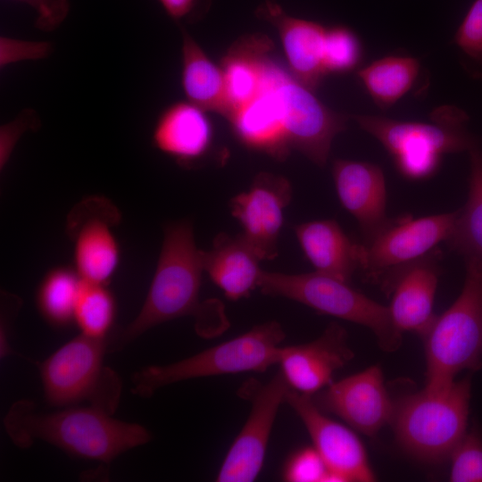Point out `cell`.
Returning <instances> with one entry per match:
<instances>
[{"label":"cell","mask_w":482,"mask_h":482,"mask_svg":"<svg viewBox=\"0 0 482 482\" xmlns=\"http://www.w3.org/2000/svg\"><path fill=\"white\" fill-rule=\"evenodd\" d=\"M40 122L36 112L25 110L12 121L1 127L0 130V169L7 164L12 150L21 135L31 129L38 128Z\"/></svg>","instance_id":"obj_35"},{"label":"cell","mask_w":482,"mask_h":482,"mask_svg":"<svg viewBox=\"0 0 482 482\" xmlns=\"http://www.w3.org/2000/svg\"><path fill=\"white\" fill-rule=\"evenodd\" d=\"M52 45L46 41H28L7 37H0V66L29 60H40L52 52Z\"/></svg>","instance_id":"obj_34"},{"label":"cell","mask_w":482,"mask_h":482,"mask_svg":"<svg viewBox=\"0 0 482 482\" xmlns=\"http://www.w3.org/2000/svg\"><path fill=\"white\" fill-rule=\"evenodd\" d=\"M228 120L236 137L247 148L265 153L279 161L289 154L291 148L279 104L264 71L259 93Z\"/></svg>","instance_id":"obj_21"},{"label":"cell","mask_w":482,"mask_h":482,"mask_svg":"<svg viewBox=\"0 0 482 482\" xmlns=\"http://www.w3.org/2000/svg\"><path fill=\"white\" fill-rule=\"evenodd\" d=\"M312 399L322 411L335 414L368 436L391 422L395 410L379 365L333 381Z\"/></svg>","instance_id":"obj_14"},{"label":"cell","mask_w":482,"mask_h":482,"mask_svg":"<svg viewBox=\"0 0 482 482\" xmlns=\"http://www.w3.org/2000/svg\"><path fill=\"white\" fill-rule=\"evenodd\" d=\"M21 305V300L15 295L2 292L1 294V325H0V356L5 358L12 354L9 340V329L15 314Z\"/></svg>","instance_id":"obj_37"},{"label":"cell","mask_w":482,"mask_h":482,"mask_svg":"<svg viewBox=\"0 0 482 482\" xmlns=\"http://www.w3.org/2000/svg\"><path fill=\"white\" fill-rule=\"evenodd\" d=\"M353 356L346 330L331 322L313 341L281 345L278 364L291 389L312 396L333 382L334 373Z\"/></svg>","instance_id":"obj_16"},{"label":"cell","mask_w":482,"mask_h":482,"mask_svg":"<svg viewBox=\"0 0 482 482\" xmlns=\"http://www.w3.org/2000/svg\"><path fill=\"white\" fill-rule=\"evenodd\" d=\"M255 15L276 28L292 76L313 91L327 74L324 62L327 28L287 14L276 0H264L256 8Z\"/></svg>","instance_id":"obj_18"},{"label":"cell","mask_w":482,"mask_h":482,"mask_svg":"<svg viewBox=\"0 0 482 482\" xmlns=\"http://www.w3.org/2000/svg\"><path fill=\"white\" fill-rule=\"evenodd\" d=\"M3 424L9 438L21 449L43 441L75 457L104 463L152 439L145 427L117 420L89 405L44 412L29 399L15 401Z\"/></svg>","instance_id":"obj_1"},{"label":"cell","mask_w":482,"mask_h":482,"mask_svg":"<svg viewBox=\"0 0 482 482\" xmlns=\"http://www.w3.org/2000/svg\"><path fill=\"white\" fill-rule=\"evenodd\" d=\"M264 74L278 99L290 148L323 167L333 139L346 129L349 116L328 109L311 89L289 76L270 57Z\"/></svg>","instance_id":"obj_10"},{"label":"cell","mask_w":482,"mask_h":482,"mask_svg":"<svg viewBox=\"0 0 482 482\" xmlns=\"http://www.w3.org/2000/svg\"><path fill=\"white\" fill-rule=\"evenodd\" d=\"M328 470L317 450L303 447L295 452L283 469V478L290 482H324Z\"/></svg>","instance_id":"obj_32"},{"label":"cell","mask_w":482,"mask_h":482,"mask_svg":"<svg viewBox=\"0 0 482 482\" xmlns=\"http://www.w3.org/2000/svg\"><path fill=\"white\" fill-rule=\"evenodd\" d=\"M258 288L267 295L301 303L320 313L348 320L370 329L379 346L396 351L402 344L388 306L369 298L348 282L314 271L287 274L262 270Z\"/></svg>","instance_id":"obj_8"},{"label":"cell","mask_w":482,"mask_h":482,"mask_svg":"<svg viewBox=\"0 0 482 482\" xmlns=\"http://www.w3.org/2000/svg\"><path fill=\"white\" fill-rule=\"evenodd\" d=\"M393 156L402 175L411 179L432 176L442 155L471 149L477 141L466 129L461 109L445 105L434 111L431 123L400 121L373 115H353Z\"/></svg>","instance_id":"obj_5"},{"label":"cell","mask_w":482,"mask_h":482,"mask_svg":"<svg viewBox=\"0 0 482 482\" xmlns=\"http://www.w3.org/2000/svg\"><path fill=\"white\" fill-rule=\"evenodd\" d=\"M115 314L116 303L106 285L83 280L74 312L80 333L96 338L108 337Z\"/></svg>","instance_id":"obj_29"},{"label":"cell","mask_w":482,"mask_h":482,"mask_svg":"<svg viewBox=\"0 0 482 482\" xmlns=\"http://www.w3.org/2000/svg\"><path fill=\"white\" fill-rule=\"evenodd\" d=\"M213 140L212 124L206 112L189 101L168 105L157 117L152 141L155 148L183 166L203 160Z\"/></svg>","instance_id":"obj_20"},{"label":"cell","mask_w":482,"mask_h":482,"mask_svg":"<svg viewBox=\"0 0 482 482\" xmlns=\"http://www.w3.org/2000/svg\"><path fill=\"white\" fill-rule=\"evenodd\" d=\"M286 333L275 320L254 326L230 340L165 365H151L131 377V393L149 398L179 381L248 371L262 372L278 364Z\"/></svg>","instance_id":"obj_6"},{"label":"cell","mask_w":482,"mask_h":482,"mask_svg":"<svg viewBox=\"0 0 482 482\" xmlns=\"http://www.w3.org/2000/svg\"><path fill=\"white\" fill-rule=\"evenodd\" d=\"M470 173L466 204L457 216L445 241L449 248L464 257L482 259V148L475 145L469 150Z\"/></svg>","instance_id":"obj_26"},{"label":"cell","mask_w":482,"mask_h":482,"mask_svg":"<svg viewBox=\"0 0 482 482\" xmlns=\"http://www.w3.org/2000/svg\"><path fill=\"white\" fill-rule=\"evenodd\" d=\"M28 4L37 13L35 27L44 32L56 29L70 12L69 0H14Z\"/></svg>","instance_id":"obj_36"},{"label":"cell","mask_w":482,"mask_h":482,"mask_svg":"<svg viewBox=\"0 0 482 482\" xmlns=\"http://www.w3.org/2000/svg\"><path fill=\"white\" fill-rule=\"evenodd\" d=\"M204 270L193 226L178 221L164 228L163 241L145 300L132 321L107 337L108 353L119 352L150 328L187 315L196 318Z\"/></svg>","instance_id":"obj_2"},{"label":"cell","mask_w":482,"mask_h":482,"mask_svg":"<svg viewBox=\"0 0 482 482\" xmlns=\"http://www.w3.org/2000/svg\"><path fill=\"white\" fill-rule=\"evenodd\" d=\"M166 13L175 21H195L207 11L210 0H158Z\"/></svg>","instance_id":"obj_38"},{"label":"cell","mask_w":482,"mask_h":482,"mask_svg":"<svg viewBox=\"0 0 482 482\" xmlns=\"http://www.w3.org/2000/svg\"><path fill=\"white\" fill-rule=\"evenodd\" d=\"M82 282L74 269L59 267L46 273L37 292V305L46 321L55 327L74 321Z\"/></svg>","instance_id":"obj_28"},{"label":"cell","mask_w":482,"mask_h":482,"mask_svg":"<svg viewBox=\"0 0 482 482\" xmlns=\"http://www.w3.org/2000/svg\"><path fill=\"white\" fill-rule=\"evenodd\" d=\"M290 389L280 370L266 383H246L241 388V394L251 402V411L225 455L216 481L255 480L264 462L278 411Z\"/></svg>","instance_id":"obj_11"},{"label":"cell","mask_w":482,"mask_h":482,"mask_svg":"<svg viewBox=\"0 0 482 482\" xmlns=\"http://www.w3.org/2000/svg\"><path fill=\"white\" fill-rule=\"evenodd\" d=\"M182 32L181 86L187 100L205 112L227 117L225 82L215 64L184 28Z\"/></svg>","instance_id":"obj_25"},{"label":"cell","mask_w":482,"mask_h":482,"mask_svg":"<svg viewBox=\"0 0 482 482\" xmlns=\"http://www.w3.org/2000/svg\"><path fill=\"white\" fill-rule=\"evenodd\" d=\"M439 255L433 251L404 268L394 281L388 308L401 333L409 331L422 337L436 317L433 305L440 275Z\"/></svg>","instance_id":"obj_19"},{"label":"cell","mask_w":482,"mask_h":482,"mask_svg":"<svg viewBox=\"0 0 482 482\" xmlns=\"http://www.w3.org/2000/svg\"><path fill=\"white\" fill-rule=\"evenodd\" d=\"M450 458V481L482 482V437L477 430L466 432Z\"/></svg>","instance_id":"obj_31"},{"label":"cell","mask_w":482,"mask_h":482,"mask_svg":"<svg viewBox=\"0 0 482 482\" xmlns=\"http://www.w3.org/2000/svg\"><path fill=\"white\" fill-rule=\"evenodd\" d=\"M286 403L304 425L313 447L324 461L328 482H372L376 475L357 435L328 418L311 395L290 389Z\"/></svg>","instance_id":"obj_13"},{"label":"cell","mask_w":482,"mask_h":482,"mask_svg":"<svg viewBox=\"0 0 482 482\" xmlns=\"http://www.w3.org/2000/svg\"><path fill=\"white\" fill-rule=\"evenodd\" d=\"M292 198L287 179L260 172L249 189L230 201L232 215L243 228L241 233L262 261L278 255V241L284 222V211Z\"/></svg>","instance_id":"obj_15"},{"label":"cell","mask_w":482,"mask_h":482,"mask_svg":"<svg viewBox=\"0 0 482 482\" xmlns=\"http://www.w3.org/2000/svg\"><path fill=\"white\" fill-rule=\"evenodd\" d=\"M454 42L471 60L482 62V0H475L457 29Z\"/></svg>","instance_id":"obj_33"},{"label":"cell","mask_w":482,"mask_h":482,"mask_svg":"<svg viewBox=\"0 0 482 482\" xmlns=\"http://www.w3.org/2000/svg\"><path fill=\"white\" fill-rule=\"evenodd\" d=\"M295 232L315 271L349 283L360 268V245L353 243L336 220L304 222L295 226Z\"/></svg>","instance_id":"obj_23"},{"label":"cell","mask_w":482,"mask_h":482,"mask_svg":"<svg viewBox=\"0 0 482 482\" xmlns=\"http://www.w3.org/2000/svg\"><path fill=\"white\" fill-rule=\"evenodd\" d=\"M463 287L454 303L422 335L426 359V386L442 393L463 370L482 367V259L464 257Z\"/></svg>","instance_id":"obj_3"},{"label":"cell","mask_w":482,"mask_h":482,"mask_svg":"<svg viewBox=\"0 0 482 482\" xmlns=\"http://www.w3.org/2000/svg\"><path fill=\"white\" fill-rule=\"evenodd\" d=\"M457 211L418 219H395L367 245H360V268L366 278L390 295L396 276L446 241Z\"/></svg>","instance_id":"obj_9"},{"label":"cell","mask_w":482,"mask_h":482,"mask_svg":"<svg viewBox=\"0 0 482 482\" xmlns=\"http://www.w3.org/2000/svg\"><path fill=\"white\" fill-rule=\"evenodd\" d=\"M271 39L261 33L245 35L228 49L220 62L224 77L228 120L259 93L264 67L273 49Z\"/></svg>","instance_id":"obj_24"},{"label":"cell","mask_w":482,"mask_h":482,"mask_svg":"<svg viewBox=\"0 0 482 482\" xmlns=\"http://www.w3.org/2000/svg\"><path fill=\"white\" fill-rule=\"evenodd\" d=\"M470 397L467 375L442 393L424 388L396 402L390 423L401 447L428 463L449 458L467 432Z\"/></svg>","instance_id":"obj_4"},{"label":"cell","mask_w":482,"mask_h":482,"mask_svg":"<svg viewBox=\"0 0 482 482\" xmlns=\"http://www.w3.org/2000/svg\"><path fill=\"white\" fill-rule=\"evenodd\" d=\"M204 272L225 296L237 301L258 287L262 261L241 234H218L209 251H202Z\"/></svg>","instance_id":"obj_22"},{"label":"cell","mask_w":482,"mask_h":482,"mask_svg":"<svg viewBox=\"0 0 482 482\" xmlns=\"http://www.w3.org/2000/svg\"><path fill=\"white\" fill-rule=\"evenodd\" d=\"M106 338L80 333L38 364L46 403L55 407L89 406L113 415L122 390L119 374L104 365Z\"/></svg>","instance_id":"obj_7"},{"label":"cell","mask_w":482,"mask_h":482,"mask_svg":"<svg viewBox=\"0 0 482 482\" xmlns=\"http://www.w3.org/2000/svg\"><path fill=\"white\" fill-rule=\"evenodd\" d=\"M118 208L106 198L91 196L70 212L67 231L73 243L74 270L87 282L107 285L115 273L120 250L113 229Z\"/></svg>","instance_id":"obj_12"},{"label":"cell","mask_w":482,"mask_h":482,"mask_svg":"<svg viewBox=\"0 0 482 482\" xmlns=\"http://www.w3.org/2000/svg\"><path fill=\"white\" fill-rule=\"evenodd\" d=\"M419 71L415 58L387 56L361 70L358 76L375 103L386 109L411 88Z\"/></svg>","instance_id":"obj_27"},{"label":"cell","mask_w":482,"mask_h":482,"mask_svg":"<svg viewBox=\"0 0 482 482\" xmlns=\"http://www.w3.org/2000/svg\"><path fill=\"white\" fill-rule=\"evenodd\" d=\"M332 174L339 201L358 221L363 245L369 244L395 220L386 215V180L381 168L337 159Z\"/></svg>","instance_id":"obj_17"},{"label":"cell","mask_w":482,"mask_h":482,"mask_svg":"<svg viewBox=\"0 0 482 482\" xmlns=\"http://www.w3.org/2000/svg\"><path fill=\"white\" fill-rule=\"evenodd\" d=\"M362 56L356 35L343 26L327 28L324 62L327 73L345 72L354 69Z\"/></svg>","instance_id":"obj_30"}]
</instances>
